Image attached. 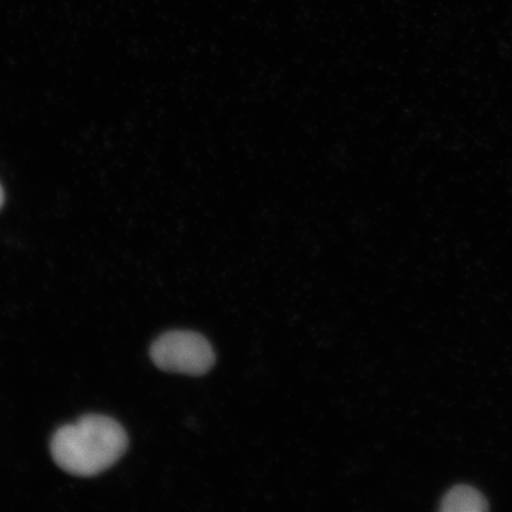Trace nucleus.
<instances>
[{
  "label": "nucleus",
  "instance_id": "f257e3e1",
  "mask_svg": "<svg viewBox=\"0 0 512 512\" xmlns=\"http://www.w3.org/2000/svg\"><path fill=\"white\" fill-rule=\"evenodd\" d=\"M127 446V433L118 421L91 414L59 428L51 438L50 452L63 471L93 477L117 463Z\"/></svg>",
  "mask_w": 512,
  "mask_h": 512
},
{
  "label": "nucleus",
  "instance_id": "f03ea898",
  "mask_svg": "<svg viewBox=\"0 0 512 512\" xmlns=\"http://www.w3.org/2000/svg\"><path fill=\"white\" fill-rule=\"evenodd\" d=\"M150 356L159 369L190 376L207 374L216 360L206 337L184 330L160 335L151 345Z\"/></svg>",
  "mask_w": 512,
  "mask_h": 512
},
{
  "label": "nucleus",
  "instance_id": "7ed1b4c3",
  "mask_svg": "<svg viewBox=\"0 0 512 512\" xmlns=\"http://www.w3.org/2000/svg\"><path fill=\"white\" fill-rule=\"evenodd\" d=\"M440 510L444 512H484L489 510L488 499L473 486H453L441 499Z\"/></svg>",
  "mask_w": 512,
  "mask_h": 512
},
{
  "label": "nucleus",
  "instance_id": "20e7f679",
  "mask_svg": "<svg viewBox=\"0 0 512 512\" xmlns=\"http://www.w3.org/2000/svg\"><path fill=\"white\" fill-rule=\"evenodd\" d=\"M5 196H4V190L2 188V185H0V209H2L4 204Z\"/></svg>",
  "mask_w": 512,
  "mask_h": 512
}]
</instances>
